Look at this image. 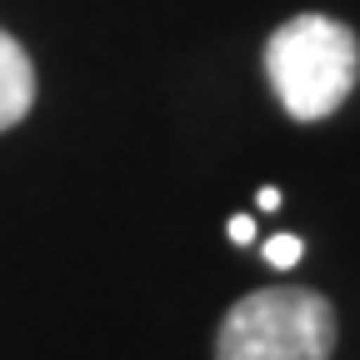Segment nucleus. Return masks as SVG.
<instances>
[{
    "mask_svg": "<svg viewBox=\"0 0 360 360\" xmlns=\"http://www.w3.org/2000/svg\"><path fill=\"white\" fill-rule=\"evenodd\" d=\"M265 80L290 120H326L360 80V40L345 20L305 11L265 40Z\"/></svg>",
    "mask_w": 360,
    "mask_h": 360,
    "instance_id": "obj_1",
    "label": "nucleus"
},
{
    "mask_svg": "<svg viewBox=\"0 0 360 360\" xmlns=\"http://www.w3.org/2000/svg\"><path fill=\"white\" fill-rule=\"evenodd\" d=\"M335 305L305 285H265L225 310L215 360H330Z\"/></svg>",
    "mask_w": 360,
    "mask_h": 360,
    "instance_id": "obj_2",
    "label": "nucleus"
},
{
    "mask_svg": "<svg viewBox=\"0 0 360 360\" xmlns=\"http://www.w3.org/2000/svg\"><path fill=\"white\" fill-rule=\"evenodd\" d=\"M35 105V65L25 56V45L0 30V130H11L30 115Z\"/></svg>",
    "mask_w": 360,
    "mask_h": 360,
    "instance_id": "obj_3",
    "label": "nucleus"
},
{
    "mask_svg": "<svg viewBox=\"0 0 360 360\" xmlns=\"http://www.w3.org/2000/svg\"><path fill=\"white\" fill-rule=\"evenodd\" d=\"M260 250H265V260L276 265V270H290V265H300V255H305V240H300V236H270Z\"/></svg>",
    "mask_w": 360,
    "mask_h": 360,
    "instance_id": "obj_4",
    "label": "nucleus"
},
{
    "mask_svg": "<svg viewBox=\"0 0 360 360\" xmlns=\"http://www.w3.org/2000/svg\"><path fill=\"white\" fill-rule=\"evenodd\" d=\"M231 240H236V245H250V240H255V220H250V215H236V220H231Z\"/></svg>",
    "mask_w": 360,
    "mask_h": 360,
    "instance_id": "obj_5",
    "label": "nucleus"
},
{
    "mask_svg": "<svg viewBox=\"0 0 360 360\" xmlns=\"http://www.w3.org/2000/svg\"><path fill=\"white\" fill-rule=\"evenodd\" d=\"M255 200H260V210H281V191H276V186H265Z\"/></svg>",
    "mask_w": 360,
    "mask_h": 360,
    "instance_id": "obj_6",
    "label": "nucleus"
}]
</instances>
